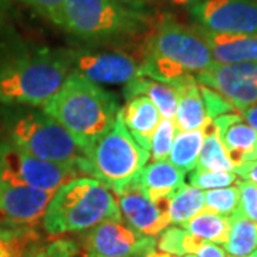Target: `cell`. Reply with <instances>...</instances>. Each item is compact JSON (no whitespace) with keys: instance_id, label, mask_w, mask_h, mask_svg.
<instances>
[{"instance_id":"cell-14","label":"cell","mask_w":257,"mask_h":257,"mask_svg":"<svg viewBox=\"0 0 257 257\" xmlns=\"http://www.w3.org/2000/svg\"><path fill=\"white\" fill-rule=\"evenodd\" d=\"M114 196L119 203L121 216L127 220L132 229L139 233L156 237L172 224L169 217L170 199L152 202L133 182L114 192Z\"/></svg>"},{"instance_id":"cell-45","label":"cell","mask_w":257,"mask_h":257,"mask_svg":"<svg viewBox=\"0 0 257 257\" xmlns=\"http://www.w3.org/2000/svg\"><path fill=\"white\" fill-rule=\"evenodd\" d=\"M0 224H3V223H2V220H0Z\"/></svg>"},{"instance_id":"cell-23","label":"cell","mask_w":257,"mask_h":257,"mask_svg":"<svg viewBox=\"0 0 257 257\" xmlns=\"http://www.w3.org/2000/svg\"><path fill=\"white\" fill-rule=\"evenodd\" d=\"M204 136H206L204 126L196 130H189V132L177 130L167 160L173 163L176 167L182 169L183 172L194 170L197 166Z\"/></svg>"},{"instance_id":"cell-3","label":"cell","mask_w":257,"mask_h":257,"mask_svg":"<svg viewBox=\"0 0 257 257\" xmlns=\"http://www.w3.org/2000/svg\"><path fill=\"white\" fill-rule=\"evenodd\" d=\"M42 109L62 124L86 152L113 126L120 106L116 94L107 92L101 84L70 72L59 92Z\"/></svg>"},{"instance_id":"cell-26","label":"cell","mask_w":257,"mask_h":257,"mask_svg":"<svg viewBox=\"0 0 257 257\" xmlns=\"http://www.w3.org/2000/svg\"><path fill=\"white\" fill-rule=\"evenodd\" d=\"M204 209V190L192 184H183L169 200L170 221L182 226Z\"/></svg>"},{"instance_id":"cell-20","label":"cell","mask_w":257,"mask_h":257,"mask_svg":"<svg viewBox=\"0 0 257 257\" xmlns=\"http://www.w3.org/2000/svg\"><path fill=\"white\" fill-rule=\"evenodd\" d=\"M207 119L209 117L204 110L200 84L197 83L196 77H193L180 89V97L175 116L176 126L180 132L196 130L203 127Z\"/></svg>"},{"instance_id":"cell-24","label":"cell","mask_w":257,"mask_h":257,"mask_svg":"<svg viewBox=\"0 0 257 257\" xmlns=\"http://www.w3.org/2000/svg\"><path fill=\"white\" fill-rule=\"evenodd\" d=\"M40 240L35 229L0 224V257H30L40 247Z\"/></svg>"},{"instance_id":"cell-43","label":"cell","mask_w":257,"mask_h":257,"mask_svg":"<svg viewBox=\"0 0 257 257\" xmlns=\"http://www.w3.org/2000/svg\"><path fill=\"white\" fill-rule=\"evenodd\" d=\"M253 160H257V147H256V152H254V159Z\"/></svg>"},{"instance_id":"cell-11","label":"cell","mask_w":257,"mask_h":257,"mask_svg":"<svg viewBox=\"0 0 257 257\" xmlns=\"http://www.w3.org/2000/svg\"><path fill=\"white\" fill-rule=\"evenodd\" d=\"M199 84L210 87L239 110L257 103V62L219 64L194 76Z\"/></svg>"},{"instance_id":"cell-16","label":"cell","mask_w":257,"mask_h":257,"mask_svg":"<svg viewBox=\"0 0 257 257\" xmlns=\"http://www.w3.org/2000/svg\"><path fill=\"white\" fill-rule=\"evenodd\" d=\"M186 172L176 167L167 159L146 165L132 182L146 194L152 202L170 199L173 193L184 184Z\"/></svg>"},{"instance_id":"cell-13","label":"cell","mask_w":257,"mask_h":257,"mask_svg":"<svg viewBox=\"0 0 257 257\" xmlns=\"http://www.w3.org/2000/svg\"><path fill=\"white\" fill-rule=\"evenodd\" d=\"M53 194L23 184L0 182V220L12 227L35 229L43 220Z\"/></svg>"},{"instance_id":"cell-33","label":"cell","mask_w":257,"mask_h":257,"mask_svg":"<svg viewBox=\"0 0 257 257\" xmlns=\"http://www.w3.org/2000/svg\"><path fill=\"white\" fill-rule=\"evenodd\" d=\"M237 187L240 190V203L236 213L257 223V184L237 180Z\"/></svg>"},{"instance_id":"cell-25","label":"cell","mask_w":257,"mask_h":257,"mask_svg":"<svg viewBox=\"0 0 257 257\" xmlns=\"http://www.w3.org/2000/svg\"><path fill=\"white\" fill-rule=\"evenodd\" d=\"M231 257H244L257 250V223L243 217L239 213L230 216V233L223 244Z\"/></svg>"},{"instance_id":"cell-19","label":"cell","mask_w":257,"mask_h":257,"mask_svg":"<svg viewBox=\"0 0 257 257\" xmlns=\"http://www.w3.org/2000/svg\"><path fill=\"white\" fill-rule=\"evenodd\" d=\"M124 99L130 100L138 96H146L156 106L163 119L175 120L180 90L165 83L152 80L145 76H138L126 83Z\"/></svg>"},{"instance_id":"cell-21","label":"cell","mask_w":257,"mask_h":257,"mask_svg":"<svg viewBox=\"0 0 257 257\" xmlns=\"http://www.w3.org/2000/svg\"><path fill=\"white\" fill-rule=\"evenodd\" d=\"M180 227L203 241L224 244L229 239L230 216H221L204 207L200 213L183 223Z\"/></svg>"},{"instance_id":"cell-1","label":"cell","mask_w":257,"mask_h":257,"mask_svg":"<svg viewBox=\"0 0 257 257\" xmlns=\"http://www.w3.org/2000/svg\"><path fill=\"white\" fill-rule=\"evenodd\" d=\"M70 73L63 47L33 46L19 40L0 45V103L43 106Z\"/></svg>"},{"instance_id":"cell-39","label":"cell","mask_w":257,"mask_h":257,"mask_svg":"<svg viewBox=\"0 0 257 257\" xmlns=\"http://www.w3.org/2000/svg\"><path fill=\"white\" fill-rule=\"evenodd\" d=\"M145 257H179V256H173V254H169V253H165V251H160V250H152L150 253H147Z\"/></svg>"},{"instance_id":"cell-22","label":"cell","mask_w":257,"mask_h":257,"mask_svg":"<svg viewBox=\"0 0 257 257\" xmlns=\"http://www.w3.org/2000/svg\"><path fill=\"white\" fill-rule=\"evenodd\" d=\"M204 128H206V136L203 140L196 169L211 170V172H234L236 166L230 160L229 155L221 143L213 119H207V121L204 123Z\"/></svg>"},{"instance_id":"cell-2","label":"cell","mask_w":257,"mask_h":257,"mask_svg":"<svg viewBox=\"0 0 257 257\" xmlns=\"http://www.w3.org/2000/svg\"><path fill=\"white\" fill-rule=\"evenodd\" d=\"M213 64L210 47L197 29L165 18L146 36L140 76L180 90L196 74Z\"/></svg>"},{"instance_id":"cell-17","label":"cell","mask_w":257,"mask_h":257,"mask_svg":"<svg viewBox=\"0 0 257 257\" xmlns=\"http://www.w3.org/2000/svg\"><path fill=\"white\" fill-rule=\"evenodd\" d=\"M219 64L257 62V35H221L196 26Z\"/></svg>"},{"instance_id":"cell-30","label":"cell","mask_w":257,"mask_h":257,"mask_svg":"<svg viewBox=\"0 0 257 257\" xmlns=\"http://www.w3.org/2000/svg\"><path fill=\"white\" fill-rule=\"evenodd\" d=\"M189 182L200 190H214L237 184V175L234 172H211L194 169Z\"/></svg>"},{"instance_id":"cell-18","label":"cell","mask_w":257,"mask_h":257,"mask_svg":"<svg viewBox=\"0 0 257 257\" xmlns=\"http://www.w3.org/2000/svg\"><path fill=\"white\" fill-rule=\"evenodd\" d=\"M119 113L133 139L145 150L150 152L152 136L162 120V114L153 101L146 96L133 97L120 107Z\"/></svg>"},{"instance_id":"cell-4","label":"cell","mask_w":257,"mask_h":257,"mask_svg":"<svg viewBox=\"0 0 257 257\" xmlns=\"http://www.w3.org/2000/svg\"><path fill=\"white\" fill-rule=\"evenodd\" d=\"M153 19L140 0H64V30L87 43L147 36Z\"/></svg>"},{"instance_id":"cell-12","label":"cell","mask_w":257,"mask_h":257,"mask_svg":"<svg viewBox=\"0 0 257 257\" xmlns=\"http://www.w3.org/2000/svg\"><path fill=\"white\" fill-rule=\"evenodd\" d=\"M155 237L145 236L123 221L107 220L90 230L86 237L89 254L101 257H145L156 248Z\"/></svg>"},{"instance_id":"cell-27","label":"cell","mask_w":257,"mask_h":257,"mask_svg":"<svg viewBox=\"0 0 257 257\" xmlns=\"http://www.w3.org/2000/svg\"><path fill=\"white\" fill-rule=\"evenodd\" d=\"M203 240L192 236L187 230L180 226L167 227L162 233L156 241L157 250L165 251L173 256H186V254H194Z\"/></svg>"},{"instance_id":"cell-29","label":"cell","mask_w":257,"mask_h":257,"mask_svg":"<svg viewBox=\"0 0 257 257\" xmlns=\"http://www.w3.org/2000/svg\"><path fill=\"white\" fill-rule=\"evenodd\" d=\"M176 133H177V126L175 120L162 117L150 142V157L155 162L169 159Z\"/></svg>"},{"instance_id":"cell-34","label":"cell","mask_w":257,"mask_h":257,"mask_svg":"<svg viewBox=\"0 0 257 257\" xmlns=\"http://www.w3.org/2000/svg\"><path fill=\"white\" fill-rule=\"evenodd\" d=\"M77 246L72 240H55L43 247H39L30 257H74Z\"/></svg>"},{"instance_id":"cell-10","label":"cell","mask_w":257,"mask_h":257,"mask_svg":"<svg viewBox=\"0 0 257 257\" xmlns=\"http://www.w3.org/2000/svg\"><path fill=\"white\" fill-rule=\"evenodd\" d=\"M199 28L221 35H257V0H202L189 8Z\"/></svg>"},{"instance_id":"cell-31","label":"cell","mask_w":257,"mask_h":257,"mask_svg":"<svg viewBox=\"0 0 257 257\" xmlns=\"http://www.w3.org/2000/svg\"><path fill=\"white\" fill-rule=\"evenodd\" d=\"M37 15L64 29V0H20Z\"/></svg>"},{"instance_id":"cell-32","label":"cell","mask_w":257,"mask_h":257,"mask_svg":"<svg viewBox=\"0 0 257 257\" xmlns=\"http://www.w3.org/2000/svg\"><path fill=\"white\" fill-rule=\"evenodd\" d=\"M200 93H202L204 110L209 119H216L221 114H227V113H237L236 107L224 96H221L220 93H217L210 87L200 84Z\"/></svg>"},{"instance_id":"cell-40","label":"cell","mask_w":257,"mask_h":257,"mask_svg":"<svg viewBox=\"0 0 257 257\" xmlns=\"http://www.w3.org/2000/svg\"><path fill=\"white\" fill-rule=\"evenodd\" d=\"M5 6H6V0H0V13L3 12Z\"/></svg>"},{"instance_id":"cell-38","label":"cell","mask_w":257,"mask_h":257,"mask_svg":"<svg viewBox=\"0 0 257 257\" xmlns=\"http://www.w3.org/2000/svg\"><path fill=\"white\" fill-rule=\"evenodd\" d=\"M163 2H167V3H172V5H179V6H193L194 3H199L202 0H163Z\"/></svg>"},{"instance_id":"cell-8","label":"cell","mask_w":257,"mask_h":257,"mask_svg":"<svg viewBox=\"0 0 257 257\" xmlns=\"http://www.w3.org/2000/svg\"><path fill=\"white\" fill-rule=\"evenodd\" d=\"M79 173L82 172L76 165L39 159L12 143L0 145V182L56 193L63 184L79 177Z\"/></svg>"},{"instance_id":"cell-5","label":"cell","mask_w":257,"mask_h":257,"mask_svg":"<svg viewBox=\"0 0 257 257\" xmlns=\"http://www.w3.org/2000/svg\"><path fill=\"white\" fill-rule=\"evenodd\" d=\"M114 193L93 177H76L53 194L43 216V229L50 236L92 230L103 221H121Z\"/></svg>"},{"instance_id":"cell-28","label":"cell","mask_w":257,"mask_h":257,"mask_svg":"<svg viewBox=\"0 0 257 257\" xmlns=\"http://www.w3.org/2000/svg\"><path fill=\"white\" fill-rule=\"evenodd\" d=\"M239 203L240 190L237 184L204 192V207L221 216L234 214L239 209Z\"/></svg>"},{"instance_id":"cell-9","label":"cell","mask_w":257,"mask_h":257,"mask_svg":"<svg viewBox=\"0 0 257 257\" xmlns=\"http://www.w3.org/2000/svg\"><path fill=\"white\" fill-rule=\"evenodd\" d=\"M70 72L97 84H126L140 76V63L123 52H103L84 47H63Z\"/></svg>"},{"instance_id":"cell-41","label":"cell","mask_w":257,"mask_h":257,"mask_svg":"<svg viewBox=\"0 0 257 257\" xmlns=\"http://www.w3.org/2000/svg\"><path fill=\"white\" fill-rule=\"evenodd\" d=\"M229 257H231V256H229ZM244 257H257V250H254L251 254H248V256H244Z\"/></svg>"},{"instance_id":"cell-36","label":"cell","mask_w":257,"mask_h":257,"mask_svg":"<svg viewBox=\"0 0 257 257\" xmlns=\"http://www.w3.org/2000/svg\"><path fill=\"white\" fill-rule=\"evenodd\" d=\"M194 254L197 257H229L224 248L209 241H203Z\"/></svg>"},{"instance_id":"cell-44","label":"cell","mask_w":257,"mask_h":257,"mask_svg":"<svg viewBox=\"0 0 257 257\" xmlns=\"http://www.w3.org/2000/svg\"><path fill=\"white\" fill-rule=\"evenodd\" d=\"M87 257H101V256H93V254H89Z\"/></svg>"},{"instance_id":"cell-35","label":"cell","mask_w":257,"mask_h":257,"mask_svg":"<svg viewBox=\"0 0 257 257\" xmlns=\"http://www.w3.org/2000/svg\"><path fill=\"white\" fill-rule=\"evenodd\" d=\"M234 173L241 177V180L257 184V160H247L234 167Z\"/></svg>"},{"instance_id":"cell-6","label":"cell","mask_w":257,"mask_h":257,"mask_svg":"<svg viewBox=\"0 0 257 257\" xmlns=\"http://www.w3.org/2000/svg\"><path fill=\"white\" fill-rule=\"evenodd\" d=\"M149 159L150 152L133 139L119 113L113 126L86 149L79 170L107 184L114 193L130 183Z\"/></svg>"},{"instance_id":"cell-7","label":"cell","mask_w":257,"mask_h":257,"mask_svg":"<svg viewBox=\"0 0 257 257\" xmlns=\"http://www.w3.org/2000/svg\"><path fill=\"white\" fill-rule=\"evenodd\" d=\"M6 128L12 145L32 156L77 167L84 160V149L45 111L10 114Z\"/></svg>"},{"instance_id":"cell-37","label":"cell","mask_w":257,"mask_h":257,"mask_svg":"<svg viewBox=\"0 0 257 257\" xmlns=\"http://www.w3.org/2000/svg\"><path fill=\"white\" fill-rule=\"evenodd\" d=\"M237 113L241 116V119H244L248 126H251L257 132V103L241 107L237 110Z\"/></svg>"},{"instance_id":"cell-15","label":"cell","mask_w":257,"mask_h":257,"mask_svg":"<svg viewBox=\"0 0 257 257\" xmlns=\"http://www.w3.org/2000/svg\"><path fill=\"white\" fill-rule=\"evenodd\" d=\"M213 123L234 166L254 159L257 132L251 126H248L246 121H243L239 113L221 114L213 119Z\"/></svg>"},{"instance_id":"cell-42","label":"cell","mask_w":257,"mask_h":257,"mask_svg":"<svg viewBox=\"0 0 257 257\" xmlns=\"http://www.w3.org/2000/svg\"><path fill=\"white\" fill-rule=\"evenodd\" d=\"M182 257H197L196 254H186V256H182Z\"/></svg>"}]
</instances>
